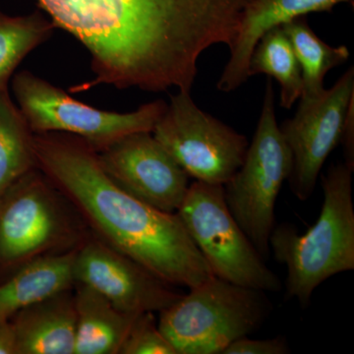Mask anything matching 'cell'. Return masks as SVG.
I'll return each mask as SVG.
<instances>
[{
    "label": "cell",
    "instance_id": "cell-1",
    "mask_svg": "<svg viewBox=\"0 0 354 354\" xmlns=\"http://www.w3.org/2000/svg\"><path fill=\"white\" fill-rule=\"evenodd\" d=\"M37 167L75 207L91 234L171 286L192 288L214 277L176 213L122 189L97 152L66 133L34 134Z\"/></svg>",
    "mask_w": 354,
    "mask_h": 354
},
{
    "label": "cell",
    "instance_id": "cell-2",
    "mask_svg": "<svg viewBox=\"0 0 354 354\" xmlns=\"http://www.w3.org/2000/svg\"><path fill=\"white\" fill-rule=\"evenodd\" d=\"M55 28L91 55L100 82L145 76L171 59L201 24L209 0H37Z\"/></svg>",
    "mask_w": 354,
    "mask_h": 354
},
{
    "label": "cell",
    "instance_id": "cell-3",
    "mask_svg": "<svg viewBox=\"0 0 354 354\" xmlns=\"http://www.w3.org/2000/svg\"><path fill=\"white\" fill-rule=\"evenodd\" d=\"M353 169L342 162L322 176L324 202L316 223L304 234L290 223L276 225L270 251L286 267V299L306 308L319 286L354 270Z\"/></svg>",
    "mask_w": 354,
    "mask_h": 354
},
{
    "label": "cell",
    "instance_id": "cell-4",
    "mask_svg": "<svg viewBox=\"0 0 354 354\" xmlns=\"http://www.w3.org/2000/svg\"><path fill=\"white\" fill-rule=\"evenodd\" d=\"M90 235L75 207L32 169L0 196V281L39 258L76 250Z\"/></svg>",
    "mask_w": 354,
    "mask_h": 354
},
{
    "label": "cell",
    "instance_id": "cell-5",
    "mask_svg": "<svg viewBox=\"0 0 354 354\" xmlns=\"http://www.w3.org/2000/svg\"><path fill=\"white\" fill-rule=\"evenodd\" d=\"M272 311L265 291L214 276L160 311L158 326L176 354H223L259 329Z\"/></svg>",
    "mask_w": 354,
    "mask_h": 354
},
{
    "label": "cell",
    "instance_id": "cell-6",
    "mask_svg": "<svg viewBox=\"0 0 354 354\" xmlns=\"http://www.w3.org/2000/svg\"><path fill=\"white\" fill-rule=\"evenodd\" d=\"M291 156L279 130L271 80L266 85L256 131L239 171L223 185L228 209L263 259H269L274 207L290 177Z\"/></svg>",
    "mask_w": 354,
    "mask_h": 354
},
{
    "label": "cell",
    "instance_id": "cell-7",
    "mask_svg": "<svg viewBox=\"0 0 354 354\" xmlns=\"http://www.w3.org/2000/svg\"><path fill=\"white\" fill-rule=\"evenodd\" d=\"M14 97L34 134L59 132L84 140L95 152L135 132H152L167 104L157 100L131 113L102 111L77 101L28 70L14 76Z\"/></svg>",
    "mask_w": 354,
    "mask_h": 354
},
{
    "label": "cell",
    "instance_id": "cell-8",
    "mask_svg": "<svg viewBox=\"0 0 354 354\" xmlns=\"http://www.w3.org/2000/svg\"><path fill=\"white\" fill-rule=\"evenodd\" d=\"M176 214L216 278L265 292L281 290V281L228 209L223 185L194 181Z\"/></svg>",
    "mask_w": 354,
    "mask_h": 354
},
{
    "label": "cell",
    "instance_id": "cell-9",
    "mask_svg": "<svg viewBox=\"0 0 354 354\" xmlns=\"http://www.w3.org/2000/svg\"><path fill=\"white\" fill-rule=\"evenodd\" d=\"M152 134L195 181L225 185L239 171L249 142L202 111L190 92L172 95Z\"/></svg>",
    "mask_w": 354,
    "mask_h": 354
},
{
    "label": "cell",
    "instance_id": "cell-10",
    "mask_svg": "<svg viewBox=\"0 0 354 354\" xmlns=\"http://www.w3.org/2000/svg\"><path fill=\"white\" fill-rule=\"evenodd\" d=\"M354 99V68L315 99H299L297 113L279 127L291 156L288 181L293 195L306 201L315 190L330 153L341 142L349 104Z\"/></svg>",
    "mask_w": 354,
    "mask_h": 354
},
{
    "label": "cell",
    "instance_id": "cell-11",
    "mask_svg": "<svg viewBox=\"0 0 354 354\" xmlns=\"http://www.w3.org/2000/svg\"><path fill=\"white\" fill-rule=\"evenodd\" d=\"M97 156L114 183L160 211L176 213L189 188V176L152 132L121 137Z\"/></svg>",
    "mask_w": 354,
    "mask_h": 354
},
{
    "label": "cell",
    "instance_id": "cell-12",
    "mask_svg": "<svg viewBox=\"0 0 354 354\" xmlns=\"http://www.w3.org/2000/svg\"><path fill=\"white\" fill-rule=\"evenodd\" d=\"M75 283L90 286L124 313L160 312L181 297L171 285L91 234L76 250Z\"/></svg>",
    "mask_w": 354,
    "mask_h": 354
},
{
    "label": "cell",
    "instance_id": "cell-13",
    "mask_svg": "<svg viewBox=\"0 0 354 354\" xmlns=\"http://www.w3.org/2000/svg\"><path fill=\"white\" fill-rule=\"evenodd\" d=\"M354 0H253L244 11L239 32L230 48L225 69L216 88L223 93L234 92L250 78L249 62L263 35L297 18L313 12H328L341 3Z\"/></svg>",
    "mask_w": 354,
    "mask_h": 354
},
{
    "label": "cell",
    "instance_id": "cell-14",
    "mask_svg": "<svg viewBox=\"0 0 354 354\" xmlns=\"http://www.w3.org/2000/svg\"><path fill=\"white\" fill-rule=\"evenodd\" d=\"M72 290L39 300L10 319L16 354H74L76 307Z\"/></svg>",
    "mask_w": 354,
    "mask_h": 354
},
{
    "label": "cell",
    "instance_id": "cell-15",
    "mask_svg": "<svg viewBox=\"0 0 354 354\" xmlns=\"http://www.w3.org/2000/svg\"><path fill=\"white\" fill-rule=\"evenodd\" d=\"M76 250L39 258L0 281V319L10 320L26 307L73 288Z\"/></svg>",
    "mask_w": 354,
    "mask_h": 354
},
{
    "label": "cell",
    "instance_id": "cell-16",
    "mask_svg": "<svg viewBox=\"0 0 354 354\" xmlns=\"http://www.w3.org/2000/svg\"><path fill=\"white\" fill-rule=\"evenodd\" d=\"M74 354H120L137 315L124 313L90 286L75 283ZM139 315V314H138Z\"/></svg>",
    "mask_w": 354,
    "mask_h": 354
},
{
    "label": "cell",
    "instance_id": "cell-17",
    "mask_svg": "<svg viewBox=\"0 0 354 354\" xmlns=\"http://www.w3.org/2000/svg\"><path fill=\"white\" fill-rule=\"evenodd\" d=\"M290 39L302 72L304 90L300 99H315L324 91L328 72L348 62V46H332L319 38L304 17L281 26Z\"/></svg>",
    "mask_w": 354,
    "mask_h": 354
},
{
    "label": "cell",
    "instance_id": "cell-18",
    "mask_svg": "<svg viewBox=\"0 0 354 354\" xmlns=\"http://www.w3.org/2000/svg\"><path fill=\"white\" fill-rule=\"evenodd\" d=\"M34 133L11 99L0 88V196L27 172L37 169Z\"/></svg>",
    "mask_w": 354,
    "mask_h": 354
},
{
    "label": "cell",
    "instance_id": "cell-19",
    "mask_svg": "<svg viewBox=\"0 0 354 354\" xmlns=\"http://www.w3.org/2000/svg\"><path fill=\"white\" fill-rule=\"evenodd\" d=\"M249 71L250 76L266 74L279 83L283 109H290L301 97V68L281 26L266 32L256 44L249 62Z\"/></svg>",
    "mask_w": 354,
    "mask_h": 354
},
{
    "label": "cell",
    "instance_id": "cell-20",
    "mask_svg": "<svg viewBox=\"0 0 354 354\" xmlns=\"http://www.w3.org/2000/svg\"><path fill=\"white\" fill-rule=\"evenodd\" d=\"M55 28L39 11L22 16L0 12V88L8 87L18 65L50 39Z\"/></svg>",
    "mask_w": 354,
    "mask_h": 354
},
{
    "label": "cell",
    "instance_id": "cell-21",
    "mask_svg": "<svg viewBox=\"0 0 354 354\" xmlns=\"http://www.w3.org/2000/svg\"><path fill=\"white\" fill-rule=\"evenodd\" d=\"M120 354H176V351L158 329L153 312H145L133 321Z\"/></svg>",
    "mask_w": 354,
    "mask_h": 354
},
{
    "label": "cell",
    "instance_id": "cell-22",
    "mask_svg": "<svg viewBox=\"0 0 354 354\" xmlns=\"http://www.w3.org/2000/svg\"><path fill=\"white\" fill-rule=\"evenodd\" d=\"M290 348L286 337L252 339L241 337L230 344L223 354H288Z\"/></svg>",
    "mask_w": 354,
    "mask_h": 354
},
{
    "label": "cell",
    "instance_id": "cell-23",
    "mask_svg": "<svg viewBox=\"0 0 354 354\" xmlns=\"http://www.w3.org/2000/svg\"><path fill=\"white\" fill-rule=\"evenodd\" d=\"M339 144L344 151V164L354 171V99L349 104Z\"/></svg>",
    "mask_w": 354,
    "mask_h": 354
},
{
    "label": "cell",
    "instance_id": "cell-24",
    "mask_svg": "<svg viewBox=\"0 0 354 354\" xmlns=\"http://www.w3.org/2000/svg\"><path fill=\"white\" fill-rule=\"evenodd\" d=\"M0 354H16V339L10 320L0 319Z\"/></svg>",
    "mask_w": 354,
    "mask_h": 354
}]
</instances>
